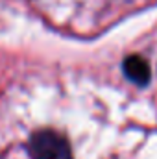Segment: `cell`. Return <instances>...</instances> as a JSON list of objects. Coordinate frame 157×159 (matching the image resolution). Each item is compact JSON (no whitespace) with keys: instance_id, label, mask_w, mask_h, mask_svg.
<instances>
[{"instance_id":"1","label":"cell","mask_w":157,"mask_h":159,"mask_svg":"<svg viewBox=\"0 0 157 159\" xmlns=\"http://www.w3.org/2000/svg\"><path fill=\"white\" fill-rule=\"evenodd\" d=\"M30 154L34 159H72L69 143L56 131H37L30 139Z\"/></svg>"},{"instance_id":"2","label":"cell","mask_w":157,"mask_h":159,"mask_svg":"<svg viewBox=\"0 0 157 159\" xmlns=\"http://www.w3.org/2000/svg\"><path fill=\"white\" fill-rule=\"evenodd\" d=\"M124 72L131 81H135L139 85H146L148 80H150V67L139 56H129L124 61Z\"/></svg>"}]
</instances>
